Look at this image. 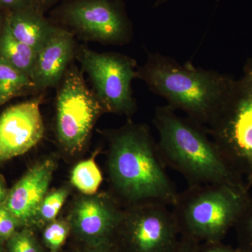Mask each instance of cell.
<instances>
[{
    "label": "cell",
    "mask_w": 252,
    "mask_h": 252,
    "mask_svg": "<svg viewBox=\"0 0 252 252\" xmlns=\"http://www.w3.org/2000/svg\"><path fill=\"white\" fill-rule=\"evenodd\" d=\"M37 52L13 36L6 22L0 32V58L32 79Z\"/></svg>",
    "instance_id": "9a60e30c"
},
{
    "label": "cell",
    "mask_w": 252,
    "mask_h": 252,
    "mask_svg": "<svg viewBox=\"0 0 252 252\" xmlns=\"http://www.w3.org/2000/svg\"><path fill=\"white\" fill-rule=\"evenodd\" d=\"M122 217L123 212L113 200L87 195L74 204L69 225L80 238L99 247L108 242L119 228Z\"/></svg>",
    "instance_id": "8fae6325"
},
{
    "label": "cell",
    "mask_w": 252,
    "mask_h": 252,
    "mask_svg": "<svg viewBox=\"0 0 252 252\" xmlns=\"http://www.w3.org/2000/svg\"><path fill=\"white\" fill-rule=\"evenodd\" d=\"M175 252H190L187 249H182V250H178V251H176Z\"/></svg>",
    "instance_id": "f1b7e54d"
},
{
    "label": "cell",
    "mask_w": 252,
    "mask_h": 252,
    "mask_svg": "<svg viewBox=\"0 0 252 252\" xmlns=\"http://www.w3.org/2000/svg\"><path fill=\"white\" fill-rule=\"evenodd\" d=\"M5 22V13L0 9V32L2 29Z\"/></svg>",
    "instance_id": "4316f807"
},
{
    "label": "cell",
    "mask_w": 252,
    "mask_h": 252,
    "mask_svg": "<svg viewBox=\"0 0 252 252\" xmlns=\"http://www.w3.org/2000/svg\"><path fill=\"white\" fill-rule=\"evenodd\" d=\"M153 121L165 165L180 172L189 186L225 185L248 190L230 170L204 126L180 117L167 105L156 108Z\"/></svg>",
    "instance_id": "3957f363"
},
{
    "label": "cell",
    "mask_w": 252,
    "mask_h": 252,
    "mask_svg": "<svg viewBox=\"0 0 252 252\" xmlns=\"http://www.w3.org/2000/svg\"><path fill=\"white\" fill-rule=\"evenodd\" d=\"M121 223L135 252H175L177 222L168 206L157 202L135 204Z\"/></svg>",
    "instance_id": "9c48e42d"
},
{
    "label": "cell",
    "mask_w": 252,
    "mask_h": 252,
    "mask_svg": "<svg viewBox=\"0 0 252 252\" xmlns=\"http://www.w3.org/2000/svg\"><path fill=\"white\" fill-rule=\"evenodd\" d=\"M5 22L18 40L36 52L51 35L56 23L34 6L5 14Z\"/></svg>",
    "instance_id": "5bb4252c"
},
{
    "label": "cell",
    "mask_w": 252,
    "mask_h": 252,
    "mask_svg": "<svg viewBox=\"0 0 252 252\" xmlns=\"http://www.w3.org/2000/svg\"><path fill=\"white\" fill-rule=\"evenodd\" d=\"M77 57L105 112L130 117L137 107L132 90V81L138 79L135 60L119 53L95 52L83 46L77 49Z\"/></svg>",
    "instance_id": "ba28073f"
},
{
    "label": "cell",
    "mask_w": 252,
    "mask_h": 252,
    "mask_svg": "<svg viewBox=\"0 0 252 252\" xmlns=\"http://www.w3.org/2000/svg\"><path fill=\"white\" fill-rule=\"evenodd\" d=\"M39 99L15 104L0 116V161L23 155L44 134Z\"/></svg>",
    "instance_id": "30bf717a"
},
{
    "label": "cell",
    "mask_w": 252,
    "mask_h": 252,
    "mask_svg": "<svg viewBox=\"0 0 252 252\" xmlns=\"http://www.w3.org/2000/svg\"><path fill=\"white\" fill-rule=\"evenodd\" d=\"M19 223L9 210L0 204V240H7L16 233Z\"/></svg>",
    "instance_id": "44dd1931"
},
{
    "label": "cell",
    "mask_w": 252,
    "mask_h": 252,
    "mask_svg": "<svg viewBox=\"0 0 252 252\" xmlns=\"http://www.w3.org/2000/svg\"><path fill=\"white\" fill-rule=\"evenodd\" d=\"M51 15L55 23L85 40L124 45L133 35L123 0H64Z\"/></svg>",
    "instance_id": "8992f818"
},
{
    "label": "cell",
    "mask_w": 252,
    "mask_h": 252,
    "mask_svg": "<svg viewBox=\"0 0 252 252\" xmlns=\"http://www.w3.org/2000/svg\"><path fill=\"white\" fill-rule=\"evenodd\" d=\"M211 244L210 246L205 249L203 252H238L231 249L225 248V247L220 246L217 245V243H210Z\"/></svg>",
    "instance_id": "d4e9b609"
},
{
    "label": "cell",
    "mask_w": 252,
    "mask_h": 252,
    "mask_svg": "<svg viewBox=\"0 0 252 252\" xmlns=\"http://www.w3.org/2000/svg\"><path fill=\"white\" fill-rule=\"evenodd\" d=\"M56 97V137L68 153L84 149L97 119L105 112L94 91L86 84L83 71L72 63Z\"/></svg>",
    "instance_id": "52a82bcc"
},
{
    "label": "cell",
    "mask_w": 252,
    "mask_h": 252,
    "mask_svg": "<svg viewBox=\"0 0 252 252\" xmlns=\"http://www.w3.org/2000/svg\"><path fill=\"white\" fill-rule=\"evenodd\" d=\"M0 106H1V105H0Z\"/></svg>",
    "instance_id": "1f68e13d"
},
{
    "label": "cell",
    "mask_w": 252,
    "mask_h": 252,
    "mask_svg": "<svg viewBox=\"0 0 252 252\" xmlns=\"http://www.w3.org/2000/svg\"><path fill=\"white\" fill-rule=\"evenodd\" d=\"M138 79L165 99L167 106L204 127L224 103L235 81L217 71L191 63L181 64L158 53H148L145 63L138 67Z\"/></svg>",
    "instance_id": "7a4b0ae2"
},
{
    "label": "cell",
    "mask_w": 252,
    "mask_h": 252,
    "mask_svg": "<svg viewBox=\"0 0 252 252\" xmlns=\"http://www.w3.org/2000/svg\"><path fill=\"white\" fill-rule=\"evenodd\" d=\"M29 89H35L32 79L0 58V105Z\"/></svg>",
    "instance_id": "2e32d148"
},
{
    "label": "cell",
    "mask_w": 252,
    "mask_h": 252,
    "mask_svg": "<svg viewBox=\"0 0 252 252\" xmlns=\"http://www.w3.org/2000/svg\"><path fill=\"white\" fill-rule=\"evenodd\" d=\"M170 1H171V0H156L155 3H154V7H159V6L166 4L167 2H169Z\"/></svg>",
    "instance_id": "83f0119b"
},
{
    "label": "cell",
    "mask_w": 252,
    "mask_h": 252,
    "mask_svg": "<svg viewBox=\"0 0 252 252\" xmlns=\"http://www.w3.org/2000/svg\"><path fill=\"white\" fill-rule=\"evenodd\" d=\"M7 193L8 192L7 190H6L4 183L0 180V204L4 202L6 195H7Z\"/></svg>",
    "instance_id": "484cf974"
},
{
    "label": "cell",
    "mask_w": 252,
    "mask_h": 252,
    "mask_svg": "<svg viewBox=\"0 0 252 252\" xmlns=\"http://www.w3.org/2000/svg\"><path fill=\"white\" fill-rule=\"evenodd\" d=\"M64 0H31L33 6L41 12L45 14L51 8H54L56 5H59Z\"/></svg>",
    "instance_id": "603a6c76"
},
{
    "label": "cell",
    "mask_w": 252,
    "mask_h": 252,
    "mask_svg": "<svg viewBox=\"0 0 252 252\" xmlns=\"http://www.w3.org/2000/svg\"><path fill=\"white\" fill-rule=\"evenodd\" d=\"M230 170L252 186V59L235 81L224 103L205 127Z\"/></svg>",
    "instance_id": "277c9868"
},
{
    "label": "cell",
    "mask_w": 252,
    "mask_h": 252,
    "mask_svg": "<svg viewBox=\"0 0 252 252\" xmlns=\"http://www.w3.org/2000/svg\"><path fill=\"white\" fill-rule=\"evenodd\" d=\"M77 49L72 32L56 25L36 54L32 76L35 89L46 90L59 86L77 56Z\"/></svg>",
    "instance_id": "4fadbf2b"
},
{
    "label": "cell",
    "mask_w": 252,
    "mask_h": 252,
    "mask_svg": "<svg viewBox=\"0 0 252 252\" xmlns=\"http://www.w3.org/2000/svg\"><path fill=\"white\" fill-rule=\"evenodd\" d=\"M1 240H0V252H5L4 248H3L2 245H1Z\"/></svg>",
    "instance_id": "f546056e"
},
{
    "label": "cell",
    "mask_w": 252,
    "mask_h": 252,
    "mask_svg": "<svg viewBox=\"0 0 252 252\" xmlns=\"http://www.w3.org/2000/svg\"><path fill=\"white\" fill-rule=\"evenodd\" d=\"M249 199L248 190L225 185L189 186L172 206L178 229L195 238L217 243L240 220Z\"/></svg>",
    "instance_id": "5b68a950"
},
{
    "label": "cell",
    "mask_w": 252,
    "mask_h": 252,
    "mask_svg": "<svg viewBox=\"0 0 252 252\" xmlns=\"http://www.w3.org/2000/svg\"><path fill=\"white\" fill-rule=\"evenodd\" d=\"M91 252H113L107 251V250H97V251Z\"/></svg>",
    "instance_id": "4dcf8cb0"
},
{
    "label": "cell",
    "mask_w": 252,
    "mask_h": 252,
    "mask_svg": "<svg viewBox=\"0 0 252 252\" xmlns=\"http://www.w3.org/2000/svg\"><path fill=\"white\" fill-rule=\"evenodd\" d=\"M71 183L81 193L92 195L97 192L102 182V172L94 158L78 163L71 174Z\"/></svg>",
    "instance_id": "e0dca14e"
},
{
    "label": "cell",
    "mask_w": 252,
    "mask_h": 252,
    "mask_svg": "<svg viewBox=\"0 0 252 252\" xmlns=\"http://www.w3.org/2000/svg\"><path fill=\"white\" fill-rule=\"evenodd\" d=\"M165 167L147 125L128 122L109 134L111 182L121 197L132 205L144 202L175 205L179 193Z\"/></svg>",
    "instance_id": "6da1fadb"
},
{
    "label": "cell",
    "mask_w": 252,
    "mask_h": 252,
    "mask_svg": "<svg viewBox=\"0 0 252 252\" xmlns=\"http://www.w3.org/2000/svg\"><path fill=\"white\" fill-rule=\"evenodd\" d=\"M56 162L48 158L31 167L7 193L3 205L20 225L34 223L36 212L47 194Z\"/></svg>",
    "instance_id": "7c38bea8"
},
{
    "label": "cell",
    "mask_w": 252,
    "mask_h": 252,
    "mask_svg": "<svg viewBox=\"0 0 252 252\" xmlns=\"http://www.w3.org/2000/svg\"><path fill=\"white\" fill-rule=\"evenodd\" d=\"M8 252H43L31 230L16 231L7 240Z\"/></svg>",
    "instance_id": "ffe728a7"
},
{
    "label": "cell",
    "mask_w": 252,
    "mask_h": 252,
    "mask_svg": "<svg viewBox=\"0 0 252 252\" xmlns=\"http://www.w3.org/2000/svg\"><path fill=\"white\" fill-rule=\"evenodd\" d=\"M243 215L246 217L247 229L252 242V204L250 203V200L244 210Z\"/></svg>",
    "instance_id": "cb8c5ba5"
},
{
    "label": "cell",
    "mask_w": 252,
    "mask_h": 252,
    "mask_svg": "<svg viewBox=\"0 0 252 252\" xmlns=\"http://www.w3.org/2000/svg\"><path fill=\"white\" fill-rule=\"evenodd\" d=\"M31 6H34L31 0H0V9L5 14Z\"/></svg>",
    "instance_id": "7402d4cb"
},
{
    "label": "cell",
    "mask_w": 252,
    "mask_h": 252,
    "mask_svg": "<svg viewBox=\"0 0 252 252\" xmlns=\"http://www.w3.org/2000/svg\"><path fill=\"white\" fill-rule=\"evenodd\" d=\"M70 230L69 223L64 220L50 222L44 229L43 238L51 252H58L65 242Z\"/></svg>",
    "instance_id": "d6986e66"
},
{
    "label": "cell",
    "mask_w": 252,
    "mask_h": 252,
    "mask_svg": "<svg viewBox=\"0 0 252 252\" xmlns=\"http://www.w3.org/2000/svg\"><path fill=\"white\" fill-rule=\"evenodd\" d=\"M68 195L69 190L67 188H61L46 194L36 212L34 223L48 224L56 220Z\"/></svg>",
    "instance_id": "ac0fdd59"
}]
</instances>
